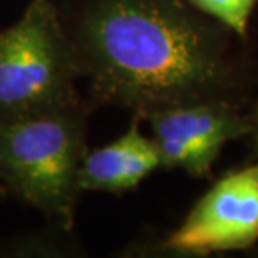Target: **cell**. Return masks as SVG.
Returning a JSON list of instances; mask_svg holds the SVG:
<instances>
[{
    "instance_id": "obj_1",
    "label": "cell",
    "mask_w": 258,
    "mask_h": 258,
    "mask_svg": "<svg viewBox=\"0 0 258 258\" xmlns=\"http://www.w3.org/2000/svg\"><path fill=\"white\" fill-rule=\"evenodd\" d=\"M91 104L144 116L226 101L231 67L220 32L181 0H55Z\"/></svg>"
},
{
    "instance_id": "obj_2",
    "label": "cell",
    "mask_w": 258,
    "mask_h": 258,
    "mask_svg": "<svg viewBox=\"0 0 258 258\" xmlns=\"http://www.w3.org/2000/svg\"><path fill=\"white\" fill-rule=\"evenodd\" d=\"M91 107V102L81 101L64 109L0 121V191L42 213L64 233L74 226Z\"/></svg>"
},
{
    "instance_id": "obj_3",
    "label": "cell",
    "mask_w": 258,
    "mask_h": 258,
    "mask_svg": "<svg viewBox=\"0 0 258 258\" xmlns=\"http://www.w3.org/2000/svg\"><path fill=\"white\" fill-rule=\"evenodd\" d=\"M74 49L55 0H29L0 30V121L64 109L84 101Z\"/></svg>"
},
{
    "instance_id": "obj_4",
    "label": "cell",
    "mask_w": 258,
    "mask_h": 258,
    "mask_svg": "<svg viewBox=\"0 0 258 258\" xmlns=\"http://www.w3.org/2000/svg\"><path fill=\"white\" fill-rule=\"evenodd\" d=\"M258 241V164L223 176L198 200L161 248L183 255L248 248Z\"/></svg>"
},
{
    "instance_id": "obj_5",
    "label": "cell",
    "mask_w": 258,
    "mask_h": 258,
    "mask_svg": "<svg viewBox=\"0 0 258 258\" xmlns=\"http://www.w3.org/2000/svg\"><path fill=\"white\" fill-rule=\"evenodd\" d=\"M151 126L161 168L208 176L221 148L251 131V121L228 101H200L161 107L139 116Z\"/></svg>"
},
{
    "instance_id": "obj_6",
    "label": "cell",
    "mask_w": 258,
    "mask_h": 258,
    "mask_svg": "<svg viewBox=\"0 0 258 258\" xmlns=\"http://www.w3.org/2000/svg\"><path fill=\"white\" fill-rule=\"evenodd\" d=\"M141 117L134 114L127 131L106 146L87 149L79 171L81 191L122 195L136 189L149 174L161 168L153 138L141 133Z\"/></svg>"
},
{
    "instance_id": "obj_7",
    "label": "cell",
    "mask_w": 258,
    "mask_h": 258,
    "mask_svg": "<svg viewBox=\"0 0 258 258\" xmlns=\"http://www.w3.org/2000/svg\"><path fill=\"white\" fill-rule=\"evenodd\" d=\"M188 2L200 12L218 20L238 37L246 35L250 17L256 5V0H188Z\"/></svg>"
},
{
    "instance_id": "obj_8",
    "label": "cell",
    "mask_w": 258,
    "mask_h": 258,
    "mask_svg": "<svg viewBox=\"0 0 258 258\" xmlns=\"http://www.w3.org/2000/svg\"><path fill=\"white\" fill-rule=\"evenodd\" d=\"M251 131H253V141H255V149H256V154H258V112L255 116V121L251 122Z\"/></svg>"
}]
</instances>
